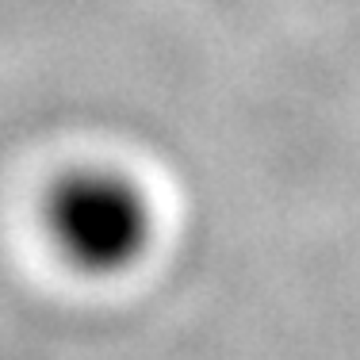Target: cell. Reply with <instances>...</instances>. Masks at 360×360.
I'll list each match as a JSON object with an SVG mask.
<instances>
[{"instance_id": "1", "label": "cell", "mask_w": 360, "mask_h": 360, "mask_svg": "<svg viewBox=\"0 0 360 360\" xmlns=\"http://www.w3.org/2000/svg\"><path fill=\"white\" fill-rule=\"evenodd\" d=\"M46 226L65 261L84 272H127L153 238L146 192L115 169H77L50 188Z\"/></svg>"}]
</instances>
